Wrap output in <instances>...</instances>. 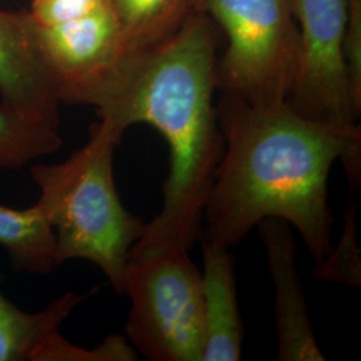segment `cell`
<instances>
[{
    "label": "cell",
    "instance_id": "cell-1",
    "mask_svg": "<svg viewBox=\"0 0 361 361\" xmlns=\"http://www.w3.org/2000/svg\"><path fill=\"white\" fill-rule=\"evenodd\" d=\"M221 92L225 146L204 210L205 240L231 249L262 221L283 219L320 262L332 247L328 178L336 161L360 185V123L341 128L301 116L286 101L255 104Z\"/></svg>",
    "mask_w": 361,
    "mask_h": 361
},
{
    "label": "cell",
    "instance_id": "cell-2",
    "mask_svg": "<svg viewBox=\"0 0 361 361\" xmlns=\"http://www.w3.org/2000/svg\"><path fill=\"white\" fill-rule=\"evenodd\" d=\"M217 61V27L194 11L171 37L128 59L94 104L99 121L118 135L143 123L168 142L162 207L146 222L129 261L189 252L202 237L207 195L225 146L213 99Z\"/></svg>",
    "mask_w": 361,
    "mask_h": 361
},
{
    "label": "cell",
    "instance_id": "cell-3",
    "mask_svg": "<svg viewBox=\"0 0 361 361\" xmlns=\"http://www.w3.org/2000/svg\"><path fill=\"white\" fill-rule=\"evenodd\" d=\"M122 137L102 121L92 123L87 142L54 165H32L39 207L55 233L56 265L90 261L123 295L131 247L141 238L142 219L121 201L114 180V152Z\"/></svg>",
    "mask_w": 361,
    "mask_h": 361
},
{
    "label": "cell",
    "instance_id": "cell-4",
    "mask_svg": "<svg viewBox=\"0 0 361 361\" xmlns=\"http://www.w3.org/2000/svg\"><path fill=\"white\" fill-rule=\"evenodd\" d=\"M226 38L217 90L255 104L285 102L296 73L295 0H194Z\"/></svg>",
    "mask_w": 361,
    "mask_h": 361
},
{
    "label": "cell",
    "instance_id": "cell-5",
    "mask_svg": "<svg viewBox=\"0 0 361 361\" xmlns=\"http://www.w3.org/2000/svg\"><path fill=\"white\" fill-rule=\"evenodd\" d=\"M123 295L130 298V345L153 361H202L201 271L188 250L129 261Z\"/></svg>",
    "mask_w": 361,
    "mask_h": 361
},
{
    "label": "cell",
    "instance_id": "cell-6",
    "mask_svg": "<svg viewBox=\"0 0 361 361\" xmlns=\"http://www.w3.org/2000/svg\"><path fill=\"white\" fill-rule=\"evenodd\" d=\"M28 13L61 102L94 106L126 62L107 0H31Z\"/></svg>",
    "mask_w": 361,
    "mask_h": 361
},
{
    "label": "cell",
    "instance_id": "cell-7",
    "mask_svg": "<svg viewBox=\"0 0 361 361\" xmlns=\"http://www.w3.org/2000/svg\"><path fill=\"white\" fill-rule=\"evenodd\" d=\"M298 31L296 73L286 98L301 116L341 128L359 125L344 55V0H295Z\"/></svg>",
    "mask_w": 361,
    "mask_h": 361
},
{
    "label": "cell",
    "instance_id": "cell-8",
    "mask_svg": "<svg viewBox=\"0 0 361 361\" xmlns=\"http://www.w3.org/2000/svg\"><path fill=\"white\" fill-rule=\"evenodd\" d=\"M0 97L20 116L59 129L62 102L28 10L0 8Z\"/></svg>",
    "mask_w": 361,
    "mask_h": 361
},
{
    "label": "cell",
    "instance_id": "cell-9",
    "mask_svg": "<svg viewBox=\"0 0 361 361\" xmlns=\"http://www.w3.org/2000/svg\"><path fill=\"white\" fill-rule=\"evenodd\" d=\"M257 228L274 288L277 360H325L314 337L298 276L296 240L292 228L277 219H265Z\"/></svg>",
    "mask_w": 361,
    "mask_h": 361
},
{
    "label": "cell",
    "instance_id": "cell-10",
    "mask_svg": "<svg viewBox=\"0 0 361 361\" xmlns=\"http://www.w3.org/2000/svg\"><path fill=\"white\" fill-rule=\"evenodd\" d=\"M202 361L241 360L244 324L238 307L231 249L205 240L202 244Z\"/></svg>",
    "mask_w": 361,
    "mask_h": 361
},
{
    "label": "cell",
    "instance_id": "cell-11",
    "mask_svg": "<svg viewBox=\"0 0 361 361\" xmlns=\"http://www.w3.org/2000/svg\"><path fill=\"white\" fill-rule=\"evenodd\" d=\"M87 296L68 292L44 310L27 312L0 290V361H35L42 347L59 334L68 314Z\"/></svg>",
    "mask_w": 361,
    "mask_h": 361
},
{
    "label": "cell",
    "instance_id": "cell-12",
    "mask_svg": "<svg viewBox=\"0 0 361 361\" xmlns=\"http://www.w3.org/2000/svg\"><path fill=\"white\" fill-rule=\"evenodd\" d=\"M126 61L171 37L194 13V0H107Z\"/></svg>",
    "mask_w": 361,
    "mask_h": 361
},
{
    "label": "cell",
    "instance_id": "cell-13",
    "mask_svg": "<svg viewBox=\"0 0 361 361\" xmlns=\"http://www.w3.org/2000/svg\"><path fill=\"white\" fill-rule=\"evenodd\" d=\"M0 246L19 271L47 274L58 267L55 233L37 202L26 209L0 205Z\"/></svg>",
    "mask_w": 361,
    "mask_h": 361
},
{
    "label": "cell",
    "instance_id": "cell-14",
    "mask_svg": "<svg viewBox=\"0 0 361 361\" xmlns=\"http://www.w3.org/2000/svg\"><path fill=\"white\" fill-rule=\"evenodd\" d=\"M58 128L31 121L0 104V169H20L59 150Z\"/></svg>",
    "mask_w": 361,
    "mask_h": 361
},
{
    "label": "cell",
    "instance_id": "cell-15",
    "mask_svg": "<svg viewBox=\"0 0 361 361\" xmlns=\"http://www.w3.org/2000/svg\"><path fill=\"white\" fill-rule=\"evenodd\" d=\"M355 219V207L350 205L344 219L343 234L338 244L335 249L331 247L324 259L317 262L314 274L319 279L332 283L360 286V247L357 245Z\"/></svg>",
    "mask_w": 361,
    "mask_h": 361
},
{
    "label": "cell",
    "instance_id": "cell-16",
    "mask_svg": "<svg viewBox=\"0 0 361 361\" xmlns=\"http://www.w3.org/2000/svg\"><path fill=\"white\" fill-rule=\"evenodd\" d=\"M347 31L344 55L348 70L349 91L356 116L361 114V0H344Z\"/></svg>",
    "mask_w": 361,
    "mask_h": 361
}]
</instances>
